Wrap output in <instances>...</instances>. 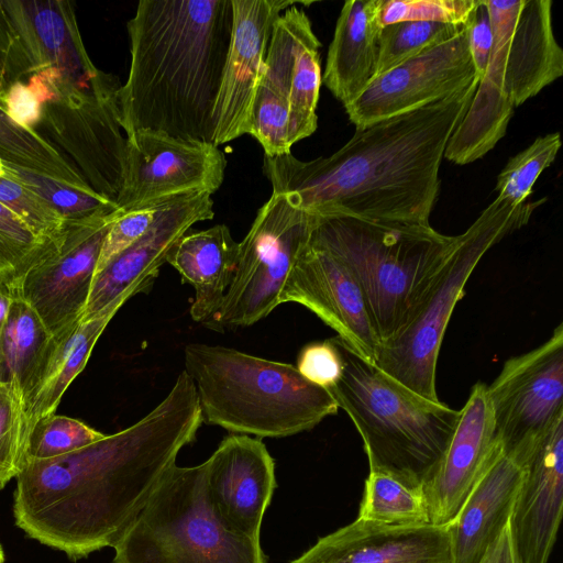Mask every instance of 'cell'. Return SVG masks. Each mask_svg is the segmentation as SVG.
<instances>
[{"label": "cell", "mask_w": 563, "mask_h": 563, "mask_svg": "<svg viewBox=\"0 0 563 563\" xmlns=\"http://www.w3.org/2000/svg\"><path fill=\"white\" fill-rule=\"evenodd\" d=\"M104 435L78 419L52 413L34 423L27 441V457H58L85 448Z\"/></svg>", "instance_id": "d590c367"}, {"label": "cell", "mask_w": 563, "mask_h": 563, "mask_svg": "<svg viewBox=\"0 0 563 563\" xmlns=\"http://www.w3.org/2000/svg\"><path fill=\"white\" fill-rule=\"evenodd\" d=\"M3 168L5 176L40 195L65 220L111 213L120 209L117 203L97 194L89 186L75 185L52 176L16 169L5 164Z\"/></svg>", "instance_id": "1f68e13d"}, {"label": "cell", "mask_w": 563, "mask_h": 563, "mask_svg": "<svg viewBox=\"0 0 563 563\" xmlns=\"http://www.w3.org/2000/svg\"><path fill=\"white\" fill-rule=\"evenodd\" d=\"M320 47L301 8L286 9L274 22L249 133L266 156L290 153L295 143L317 130L322 84Z\"/></svg>", "instance_id": "8fae6325"}, {"label": "cell", "mask_w": 563, "mask_h": 563, "mask_svg": "<svg viewBox=\"0 0 563 563\" xmlns=\"http://www.w3.org/2000/svg\"><path fill=\"white\" fill-rule=\"evenodd\" d=\"M134 295L136 294L132 291L124 294L95 318L79 320L52 338L36 382L23 404V423L27 441L34 423L55 413L64 393L85 368L99 336L121 306Z\"/></svg>", "instance_id": "83f0119b"}, {"label": "cell", "mask_w": 563, "mask_h": 563, "mask_svg": "<svg viewBox=\"0 0 563 563\" xmlns=\"http://www.w3.org/2000/svg\"><path fill=\"white\" fill-rule=\"evenodd\" d=\"M309 239L353 276L380 344L407 323L457 235L431 225L319 216Z\"/></svg>", "instance_id": "52a82bcc"}, {"label": "cell", "mask_w": 563, "mask_h": 563, "mask_svg": "<svg viewBox=\"0 0 563 563\" xmlns=\"http://www.w3.org/2000/svg\"><path fill=\"white\" fill-rule=\"evenodd\" d=\"M111 563H268L261 540L231 530L206 486V463L174 464L113 547Z\"/></svg>", "instance_id": "9c48e42d"}, {"label": "cell", "mask_w": 563, "mask_h": 563, "mask_svg": "<svg viewBox=\"0 0 563 563\" xmlns=\"http://www.w3.org/2000/svg\"><path fill=\"white\" fill-rule=\"evenodd\" d=\"M464 27L465 25L428 21H404L383 26L376 77L454 37Z\"/></svg>", "instance_id": "d6a6232c"}, {"label": "cell", "mask_w": 563, "mask_h": 563, "mask_svg": "<svg viewBox=\"0 0 563 563\" xmlns=\"http://www.w3.org/2000/svg\"><path fill=\"white\" fill-rule=\"evenodd\" d=\"M206 463V486L219 518L233 531L260 540L275 488V461L263 441L224 438Z\"/></svg>", "instance_id": "44dd1931"}, {"label": "cell", "mask_w": 563, "mask_h": 563, "mask_svg": "<svg viewBox=\"0 0 563 563\" xmlns=\"http://www.w3.org/2000/svg\"><path fill=\"white\" fill-rule=\"evenodd\" d=\"M479 563H522L512 538L510 519L488 547Z\"/></svg>", "instance_id": "ee69618b"}, {"label": "cell", "mask_w": 563, "mask_h": 563, "mask_svg": "<svg viewBox=\"0 0 563 563\" xmlns=\"http://www.w3.org/2000/svg\"><path fill=\"white\" fill-rule=\"evenodd\" d=\"M184 371L192 380L202 422L256 438L311 430L339 407L296 366L232 347L190 343Z\"/></svg>", "instance_id": "277c9868"}, {"label": "cell", "mask_w": 563, "mask_h": 563, "mask_svg": "<svg viewBox=\"0 0 563 563\" xmlns=\"http://www.w3.org/2000/svg\"><path fill=\"white\" fill-rule=\"evenodd\" d=\"M357 519L399 527L430 525L422 487L378 471L368 473Z\"/></svg>", "instance_id": "4dcf8cb0"}, {"label": "cell", "mask_w": 563, "mask_h": 563, "mask_svg": "<svg viewBox=\"0 0 563 563\" xmlns=\"http://www.w3.org/2000/svg\"><path fill=\"white\" fill-rule=\"evenodd\" d=\"M290 563H452L448 526H385L357 519Z\"/></svg>", "instance_id": "cb8c5ba5"}, {"label": "cell", "mask_w": 563, "mask_h": 563, "mask_svg": "<svg viewBox=\"0 0 563 563\" xmlns=\"http://www.w3.org/2000/svg\"><path fill=\"white\" fill-rule=\"evenodd\" d=\"M286 302L309 309L357 355L375 364L379 340L358 285L331 253L310 239L283 288L279 303Z\"/></svg>", "instance_id": "d6986e66"}, {"label": "cell", "mask_w": 563, "mask_h": 563, "mask_svg": "<svg viewBox=\"0 0 563 563\" xmlns=\"http://www.w3.org/2000/svg\"><path fill=\"white\" fill-rule=\"evenodd\" d=\"M478 0H384L382 26L404 21H428L465 25Z\"/></svg>", "instance_id": "f35d334b"}, {"label": "cell", "mask_w": 563, "mask_h": 563, "mask_svg": "<svg viewBox=\"0 0 563 563\" xmlns=\"http://www.w3.org/2000/svg\"><path fill=\"white\" fill-rule=\"evenodd\" d=\"M563 506V416L539 441L529 459L510 517L522 563H548Z\"/></svg>", "instance_id": "603a6c76"}, {"label": "cell", "mask_w": 563, "mask_h": 563, "mask_svg": "<svg viewBox=\"0 0 563 563\" xmlns=\"http://www.w3.org/2000/svg\"><path fill=\"white\" fill-rule=\"evenodd\" d=\"M213 217L211 194L195 190L179 195L146 233L96 273L80 321L95 318L126 292H147L172 246L194 224Z\"/></svg>", "instance_id": "ffe728a7"}, {"label": "cell", "mask_w": 563, "mask_h": 563, "mask_svg": "<svg viewBox=\"0 0 563 563\" xmlns=\"http://www.w3.org/2000/svg\"><path fill=\"white\" fill-rule=\"evenodd\" d=\"M465 26L472 60L478 77L482 78L488 64L493 44L490 20L483 0H478V4Z\"/></svg>", "instance_id": "7bdbcfd3"}, {"label": "cell", "mask_w": 563, "mask_h": 563, "mask_svg": "<svg viewBox=\"0 0 563 563\" xmlns=\"http://www.w3.org/2000/svg\"><path fill=\"white\" fill-rule=\"evenodd\" d=\"M0 159L11 167L89 186L70 162L36 130L14 123L0 96Z\"/></svg>", "instance_id": "f546056e"}, {"label": "cell", "mask_w": 563, "mask_h": 563, "mask_svg": "<svg viewBox=\"0 0 563 563\" xmlns=\"http://www.w3.org/2000/svg\"><path fill=\"white\" fill-rule=\"evenodd\" d=\"M478 82L479 77L427 106L357 129L330 156L264 155L273 192L318 216L430 225L445 147Z\"/></svg>", "instance_id": "7a4b0ae2"}, {"label": "cell", "mask_w": 563, "mask_h": 563, "mask_svg": "<svg viewBox=\"0 0 563 563\" xmlns=\"http://www.w3.org/2000/svg\"><path fill=\"white\" fill-rule=\"evenodd\" d=\"M545 198L519 206L496 198L457 240L430 278L404 328L379 344L375 365L413 393L439 401L437 363L457 301L475 267L496 243L528 223Z\"/></svg>", "instance_id": "ba28073f"}, {"label": "cell", "mask_w": 563, "mask_h": 563, "mask_svg": "<svg viewBox=\"0 0 563 563\" xmlns=\"http://www.w3.org/2000/svg\"><path fill=\"white\" fill-rule=\"evenodd\" d=\"M125 137V168L117 200L123 211L195 190L212 195L224 180L227 158L212 143L153 130Z\"/></svg>", "instance_id": "2e32d148"}, {"label": "cell", "mask_w": 563, "mask_h": 563, "mask_svg": "<svg viewBox=\"0 0 563 563\" xmlns=\"http://www.w3.org/2000/svg\"><path fill=\"white\" fill-rule=\"evenodd\" d=\"M526 467L499 444L460 511L446 525L452 563H479L511 517Z\"/></svg>", "instance_id": "d4e9b609"}, {"label": "cell", "mask_w": 563, "mask_h": 563, "mask_svg": "<svg viewBox=\"0 0 563 563\" xmlns=\"http://www.w3.org/2000/svg\"><path fill=\"white\" fill-rule=\"evenodd\" d=\"M37 75L46 86L37 132L70 162L92 190L117 203L126 156L119 79L102 70L85 85L63 81L53 70Z\"/></svg>", "instance_id": "30bf717a"}, {"label": "cell", "mask_w": 563, "mask_h": 563, "mask_svg": "<svg viewBox=\"0 0 563 563\" xmlns=\"http://www.w3.org/2000/svg\"><path fill=\"white\" fill-rule=\"evenodd\" d=\"M561 144L559 132L549 133L511 157L497 177V198L512 206L526 202L541 173L554 162Z\"/></svg>", "instance_id": "e575fe53"}, {"label": "cell", "mask_w": 563, "mask_h": 563, "mask_svg": "<svg viewBox=\"0 0 563 563\" xmlns=\"http://www.w3.org/2000/svg\"><path fill=\"white\" fill-rule=\"evenodd\" d=\"M487 394L503 451L527 464L563 416V324L538 347L507 360Z\"/></svg>", "instance_id": "4fadbf2b"}, {"label": "cell", "mask_w": 563, "mask_h": 563, "mask_svg": "<svg viewBox=\"0 0 563 563\" xmlns=\"http://www.w3.org/2000/svg\"><path fill=\"white\" fill-rule=\"evenodd\" d=\"M23 404L18 391L0 383V489L22 472L27 460Z\"/></svg>", "instance_id": "8d00e7d4"}, {"label": "cell", "mask_w": 563, "mask_h": 563, "mask_svg": "<svg viewBox=\"0 0 563 563\" xmlns=\"http://www.w3.org/2000/svg\"><path fill=\"white\" fill-rule=\"evenodd\" d=\"M231 0H141L128 22L131 64L118 92L126 136L139 130L212 143L230 44Z\"/></svg>", "instance_id": "3957f363"}, {"label": "cell", "mask_w": 563, "mask_h": 563, "mask_svg": "<svg viewBox=\"0 0 563 563\" xmlns=\"http://www.w3.org/2000/svg\"><path fill=\"white\" fill-rule=\"evenodd\" d=\"M121 211L66 220L15 290L52 336L80 320L106 234Z\"/></svg>", "instance_id": "9a60e30c"}, {"label": "cell", "mask_w": 563, "mask_h": 563, "mask_svg": "<svg viewBox=\"0 0 563 563\" xmlns=\"http://www.w3.org/2000/svg\"><path fill=\"white\" fill-rule=\"evenodd\" d=\"M332 341L341 354L343 371L328 391L358 431L369 471L421 486L444 455L460 410L402 386L338 335Z\"/></svg>", "instance_id": "8992f818"}, {"label": "cell", "mask_w": 563, "mask_h": 563, "mask_svg": "<svg viewBox=\"0 0 563 563\" xmlns=\"http://www.w3.org/2000/svg\"><path fill=\"white\" fill-rule=\"evenodd\" d=\"M477 77L465 26L454 37L377 76L344 109L356 130L364 129L454 93Z\"/></svg>", "instance_id": "e0dca14e"}, {"label": "cell", "mask_w": 563, "mask_h": 563, "mask_svg": "<svg viewBox=\"0 0 563 563\" xmlns=\"http://www.w3.org/2000/svg\"><path fill=\"white\" fill-rule=\"evenodd\" d=\"M178 196L179 195L153 200L130 210H122L106 234L96 273L112 257L124 251L146 233L162 210Z\"/></svg>", "instance_id": "ab89813d"}, {"label": "cell", "mask_w": 563, "mask_h": 563, "mask_svg": "<svg viewBox=\"0 0 563 563\" xmlns=\"http://www.w3.org/2000/svg\"><path fill=\"white\" fill-rule=\"evenodd\" d=\"M318 218L273 192L239 242L234 278L219 311L206 325L216 331L249 327L279 306L290 269Z\"/></svg>", "instance_id": "7c38bea8"}, {"label": "cell", "mask_w": 563, "mask_h": 563, "mask_svg": "<svg viewBox=\"0 0 563 563\" xmlns=\"http://www.w3.org/2000/svg\"><path fill=\"white\" fill-rule=\"evenodd\" d=\"M233 23L221 84L212 113L216 146L250 133L256 88L273 24L288 8L311 2L231 0Z\"/></svg>", "instance_id": "ac0fdd59"}, {"label": "cell", "mask_w": 563, "mask_h": 563, "mask_svg": "<svg viewBox=\"0 0 563 563\" xmlns=\"http://www.w3.org/2000/svg\"><path fill=\"white\" fill-rule=\"evenodd\" d=\"M13 291L0 283V336L9 312Z\"/></svg>", "instance_id": "f6af8a7d"}, {"label": "cell", "mask_w": 563, "mask_h": 563, "mask_svg": "<svg viewBox=\"0 0 563 563\" xmlns=\"http://www.w3.org/2000/svg\"><path fill=\"white\" fill-rule=\"evenodd\" d=\"M3 562H4V552H3L2 545L0 544V563H3Z\"/></svg>", "instance_id": "7dc6e473"}, {"label": "cell", "mask_w": 563, "mask_h": 563, "mask_svg": "<svg viewBox=\"0 0 563 563\" xmlns=\"http://www.w3.org/2000/svg\"><path fill=\"white\" fill-rule=\"evenodd\" d=\"M52 338L35 310L13 291L0 336V383L13 387L22 404L36 382Z\"/></svg>", "instance_id": "f1b7e54d"}, {"label": "cell", "mask_w": 563, "mask_h": 563, "mask_svg": "<svg viewBox=\"0 0 563 563\" xmlns=\"http://www.w3.org/2000/svg\"><path fill=\"white\" fill-rule=\"evenodd\" d=\"M0 202L44 239L55 236L66 221L44 198L5 175L0 176Z\"/></svg>", "instance_id": "74e56055"}, {"label": "cell", "mask_w": 563, "mask_h": 563, "mask_svg": "<svg viewBox=\"0 0 563 563\" xmlns=\"http://www.w3.org/2000/svg\"><path fill=\"white\" fill-rule=\"evenodd\" d=\"M53 238L38 236L0 202V283L15 291Z\"/></svg>", "instance_id": "836d02e7"}, {"label": "cell", "mask_w": 563, "mask_h": 563, "mask_svg": "<svg viewBox=\"0 0 563 563\" xmlns=\"http://www.w3.org/2000/svg\"><path fill=\"white\" fill-rule=\"evenodd\" d=\"M239 242L225 224L185 233L169 250L166 263L195 289L194 321L207 323L219 311L234 278Z\"/></svg>", "instance_id": "4316f807"}, {"label": "cell", "mask_w": 563, "mask_h": 563, "mask_svg": "<svg viewBox=\"0 0 563 563\" xmlns=\"http://www.w3.org/2000/svg\"><path fill=\"white\" fill-rule=\"evenodd\" d=\"M2 100L8 117L14 123L36 130L45 98L34 79L12 82L3 92Z\"/></svg>", "instance_id": "b9f144b4"}, {"label": "cell", "mask_w": 563, "mask_h": 563, "mask_svg": "<svg viewBox=\"0 0 563 563\" xmlns=\"http://www.w3.org/2000/svg\"><path fill=\"white\" fill-rule=\"evenodd\" d=\"M498 446L487 386L477 383L444 455L421 485L430 525L446 526L455 518Z\"/></svg>", "instance_id": "7402d4cb"}, {"label": "cell", "mask_w": 563, "mask_h": 563, "mask_svg": "<svg viewBox=\"0 0 563 563\" xmlns=\"http://www.w3.org/2000/svg\"><path fill=\"white\" fill-rule=\"evenodd\" d=\"M0 62L7 88L45 70L79 85L100 71L67 0H0Z\"/></svg>", "instance_id": "5bb4252c"}, {"label": "cell", "mask_w": 563, "mask_h": 563, "mask_svg": "<svg viewBox=\"0 0 563 563\" xmlns=\"http://www.w3.org/2000/svg\"><path fill=\"white\" fill-rule=\"evenodd\" d=\"M384 0L345 1L330 43L322 82L343 107L376 77Z\"/></svg>", "instance_id": "484cf974"}, {"label": "cell", "mask_w": 563, "mask_h": 563, "mask_svg": "<svg viewBox=\"0 0 563 563\" xmlns=\"http://www.w3.org/2000/svg\"><path fill=\"white\" fill-rule=\"evenodd\" d=\"M5 89H7V85H5V81L3 78V73H2L1 62H0V96L3 95Z\"/></svg>", "instance_id": "bcb514c9"}, {"label": "cell", "mask_w": 563, "mask_h": 563, "mask_svg": "<svg viewBox=\"0 0 563 563\" xmlns=\"http://www.w3.org/2000/svg\"><path fill=\"white\" fill-rule=\"evenodd\" d=\"M4 175L3 162L0 159V176Z\"/></svg>", "instance_id": "c3c4849f"}, {"label": "cell", "mask_w": 563, "mask_h": 563, "mask_svg": "<svg viewBox=\"0 0 563 563\" xmlns=\"http://www.w3.org/2000/svg\"><path fill=\"white\" fill-rule=\"evenodd\" d=\"M483 2L493 32L488 64L443 155L459 165L493 150L506 134L514 109L563 75L551 0Z\"/></svg>", "instance_id": "5b68a950"}, {"label": "cell", "mask_w": 563, "mask_h": 563, "mask_svg": "<svg viewBox=\"0 0 563 563\" xmlns=\"http://www.w3.org/2000/svg\"><path fill=\"white\" fill-rule=\"evenodd\" d=\"M296 368L305 379L328 390L340 379L343 361L329 339L306 344L298 354Z\"/></svg>", "instance_id": "60d3db41"}, {"label": "cell", "mask_w": 563, "mask_h": 563, "mask_svg": "<svg viewBox=\"0 0 563 563\" xmlns=\"http://www.w3.org/2000/svg\"><path fill=\"white\" fill-rule=\"evenodd\" d=\"M201 423L195 385L183 371L134 424L58 457H27L13 494L15 525L75 561L113 548Z\"/></svg>", "instance_id": "6da1fadb"}]
</instances>
